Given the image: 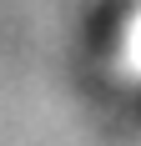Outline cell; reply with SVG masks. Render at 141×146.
Here are the masks:
<instances>
[{
  "label": "cell",
  "instance_id": "1",
  "mask_svg": "<svg viewBox=\"0 0 141 146\" xmlns=\"http://www.w3.org/2000/svg\"><path fill=\"white\" fill-rule=\"evenodd\" d=\"M121 71L141 81V5L126 15V25H121Z\"/></svg>",
  "mask_w": 141,
  "mask_h": 146
}]
</instances>
